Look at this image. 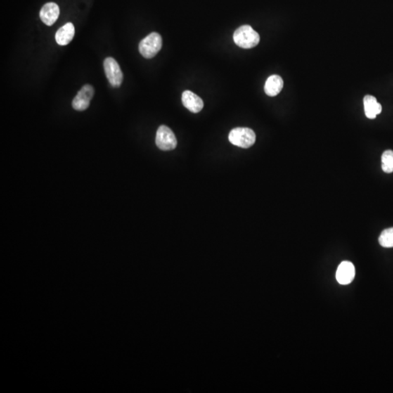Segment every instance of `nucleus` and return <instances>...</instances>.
<instances>
[{"mask_svg": "<svg viewBox=\"0 0 393 393\" xmlns=\"http://www.w3.org/2000/svg\"><path fill=\"white\" fill-rule=\"evenodd\" d=\"M233 39L235 44L240 48L250 49L259 44L260 36L251 26L244 25L235 31Z\"/></svg>", "mask_w": 393, "mask_h": 393, "instance_id": "obj_1", "label": "nucleus"}, {"mask_svg": "<svg viewBox=\"0 0 393 393\" xmlns=\"http://www.w3.org/2000/svg\"><path fill=\"white\" fill-rule=\"evenodd\" d=\"M229 141L235 146L247 149L255 143L256 134L251 128H234L229 134Z\"/></svg>", "mask_w": 393, "mask_h": 393, "instance_id": "obj_2", "label": "nucleus"}, {"mask_svg": "<svg viewBox=\"0 0 393 393\" xmlns=\"http://www.w3.org/2000/svg\"><path fill=\"white\" fill-rule=\"evenodd\" d=\"M162 46V39L160 34L157 32H152L140 42L138 50L142 56L150 59L159 53Z\"/></svg>", "mask_w": 393, "mask_h": 393, "instance_id": "obj_3", "label": "nucleus"}, {"mask_svg": "<svg viewBox=\"0 0 393 393\" xmlns=\"http://www.w3.org/2000/svg\"><path fill=\"white\" fill-rule=\"evenodd\" d=\"M155 141L156 145L162 151L174 150L177 146V139L174 132L166 126L159 127Z\"/></svg>", "mask_w": 393, "mask_h": 393, "instance_id": "obj_4", "label": "nucleus"}, {"mask_svg": "<svg viewBox=\"0 0 393 393\" xmlns=\"http://www.w3.org/2000/svg\"><path fill=\"white\" fill-rule=\"evenodd\" d=\"M104 69L107 79L114 88L120 87L123 81V74L117 60L112 57H108L104 61Z\"/></svg>", "mask_w": 393, "mask_h": 393, "instance_id": "obj_5", "label": "nucleus"}, {"mask_svg": "<svg viewBox=\"0 0 393 393\" xmlns=\"http://www.w3.org/2000/svg\"><path fill=\"white\" fill-rule=\"evenodd\" d=\"M94 88L91 85H85L72 101V107L77 111H84L89 107L90 104L94 96Z\"/></svg>", "mask_w": 393, "mask_h": 393, "instance_id": "obj_6", "label": "nucleus"}, {"mask_svg": "<svg viewBox=\"0 0 393 393\" xmlns=\"http://www.w3.org/2000/svg\"><path fill=\"white\" fill-rule=\"evenodd\" d=\"M356 277V268L352 262L348 261H342L337 270V281L341 285H348L352 283Z\"/></svg>", "mask_w": 393, "mask_h": 393, "instance_id": "obj_7", "label": "nucleus"}, {"mask_svg": "<svg viewBox=\"0 0 393 393\" xmlns=\"http://www.w3.org/2000/svg\"><path fill=\"white\" fill-rule=\"evenodd\" d=\"M59 15V7L54 3H46L39 12V17L42 22L49 27L55 24Z\"/></svg>", "mask_w": 393, "mask_h": 393, "instance_id": "obj_8", "label": "nucleus"}, {"mask_svg": "<svg viewBox=\"0 0 393 393\" xmlns=\"http://www.w3.org/2000/svg\"><path fill=\"white\" fill-rule=\"evenodd\" d=\"M181 101H182L183 105L193 113H198L204 107L202 98L190 91L183 92Z\"/></svg>", "mask_w": 393, "mask_h": 393, "instance_id": "obj_9", "label": "nucleus"}, {"mask_svg": "<svg viewBox=\"0 0 393 393\" xmlns=\"http://www.w3.org/2000/svg\"><path fill=\"white\" fill-rule=\"evenodd\" d=\"M75 29L73 24L67 23L60 28L55 34V38L57 44L59 46H67L73 39Z\"/></svg>", "mask_w": 393, "mask_h": 393, "instance_id": "obj_10", "label": "nucleus"}, {"mask_svg": "<svg viewBox=\"0 0 393 393\" xmlns=\"http://www.w3.org/2000/svg\"><path fill=\"white\" fill-rule=\"evenodd\" d=\"M283 79L280 76L277 74L270 76L264 85V92L267 96H276L283 89Z\"/></svg>", "mask_w": 393, "mask_h": 393, "instance_id": "obj_11", "label": "nucleus"}, {"mask_svg": "<svg viewBox=\"0 0 393 393\" xmlns=\"http://www.w3.org/2000/svg\"><path fill=\"white\" fill-rule=\"evenodd\" d=\"M365 114L368 119H375L382 111V105L377 102L375 96L367 95L363 98Z\"/></svg>", "mask_w": 393, "mask_h": 393, "instance_id": "obj_12", "label": "nucleus"}, {"mask_svg": "<svg viewBox=\"0 0 393 393\" xmlns=\"http://www.w3.org/2000/svg\"><path fill=\"white\" fill-rule=\"evenodd\" d=\"M382 169L384 172L391 174L393 172V151L387 150L382 154Z\"/></svg>", "mask_w": 393, "mask_h": 393, "instance_id": "obj_13", "label": "nucleus"}, {"mask_svg": "<svg viewBox=\"0 0 393 393\" xmlns=\"http://www.w3.org/2000/svg\"><path fill=\"white\" fill-rule=\"evenodd\" d=\"M380 244L384 247H393V227L386 229L379 238Z\"/></svg>", "mask_w": 393, "mask_h": 393, "instance_id": "obj_14", "label": "nucleus"}]
</instances>
